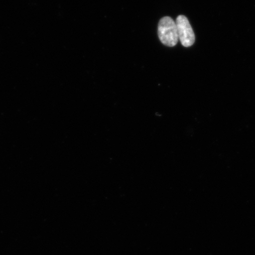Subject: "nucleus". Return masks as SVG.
Wrapping results in <instances>:
<instances>
[{
  "label": "nucleus",
  "mask_w": 255,
  "mask_h": 255,
  "mask_svg": "<svg viewBox=\"0 0 255 255\" xmlns=\"http://www.w3.org/2000/svg\"><path fill=\"white\" fill-rule=\"evenodd\" d=\"M158 35L161 42L168 47L175 46L179 40L176 23L170 17H164L159 20Z\"/></svg>",
  "instance_id": "f257e3e1"
},
{
  "label": "nucleus",
  "mask_w": 255,
  "mask_h": 255,
  "mask_svg": "<svg viewBox=\"0 0 255 255\" xmlns=\"http://www.w3.org/2000/svg\"><path fill=\"white\" fill-rule=\"evenodd\" d=\"M178 39L185 47L193 46L195 42V34H194L192 27L186 16L178 15L176 22Z\"/></svg>",
  "instance_id": "f03ea898"
}]
</instances>
